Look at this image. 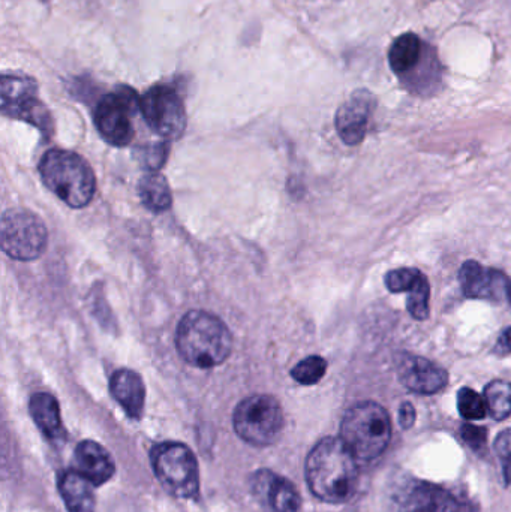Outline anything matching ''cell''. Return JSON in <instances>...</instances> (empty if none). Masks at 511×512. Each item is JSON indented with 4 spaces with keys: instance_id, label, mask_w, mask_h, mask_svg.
I'll list each match as a JSON object with an SVG mask.
<instances>
[{
    "instance_id": "16",
    "label": "cell",
    "mask_w": 511,
    "mask_h": 512,
    "mask_svg": "<svg viewBox=\"0 0 511 512\" xmlns=\"http://www.w3.org/2000/svg\"><path fill=\"white\" fill-rule=\"evenodd\" d=\"M404 512H470L467 505L462 504L453 493L443 487L423 481H414L404 498Z\"/></svg>"
},
{
    "instance_id": "15",
    "label": "cell",
    "mask_w": 511,
    "mask_h": 512,
    "mask_svg": "<svg viewBox=\"0 0 511 512\" xmlns=\"http://www.w3.org/2000/svg\"><path fill=\"white\" fill-rule=\"evenodd\" d=\"M252 495L266 512H297L300 496L291 481L275 472L261 469L251 480Z\"/></svg>"
},
{
    "instance_id": "14",
    "label": "cell",
    "mask_w": 511,
    "mask_h": 512,
    "mask_svg": "<svg viewBox=\"0 0 511 512\" xmlns=\"http://www.w3.org/2000/svg\"><path fill=\"white\" fill-rule=\"evenodd\" d=\"M459 283L465 297L498 303L507 298L510 279L504 271L485 268L480 262L470 259L459 270Z\"/></svg>"
},
{
    "instance_id": "13",
    "label": "cell",
    "mask_w": 511,
    "mask_h": 512,
    "mask_svg": "<svg viewBox=\"0 0 511 512\" xmlns=\"http://www.w3.org/2000/svg\"><path fill=\"white\" fill-rule=\"evenodd\" d=\"M377 108V98L366 89L351 93L339 107L335 117L336 131L347 146H359L365 140L372 114Z\"/></svg>"
},
{
    "instance_id": "19",
    "label": "cell",
    "mask_w": 511,
    "mask_h": 512,
    "mask_svg": "<svg viewBox=\"0 0 511 512\" xmlns=\"http://www.w3.org/2000/svg\"><path fill=\"white\" fill-rule=\"evenodd\" d=\"M95 484L80 471H68L59 481L60 496L69 512H95Z\"/></svg>"
},
{
    "instance_id": "26",
    "label": "cell",
    "mask_w": 511,
    "mask_h": 512,
    "mask_svg": "<svg viewBox=\"0 0 511 512\" xmlns=\"http://www.w3.org/2000/svg\"><path fill=\"white\" fill-rule=\"evenodd\" d=\"M425 276L419 268H398V270L389 271L384 277L387 289L390 292H410L420 279Z\"/></svg>"
},
{
    "instance_id": "32",
    "label": "cell",
    "mask_w": 511,
    "mask_h": 512,
    "mask_svg": "<svg viewBox=\"0 0 511 512\" xmlns=\"http://www.w3.org/2000/svg\"><path fill=\"white\" fill-rule=\"evenodd\" d=\"M507 298H509L510 304H511V280L509 285V292H507Z\"/></svg>"
},
{
    "instance_id": "24",
    "label": "cell",
    "mask_w": 511,
    "mask_h": 512,
    "mask_svg": "<svg viewBox=\"0 0 511 512\" xmlns=\"http://www.w3.org/2000/svg\"><path fill=\"white\" fill-rule=\"evenodd\" d=\"M459 414L468 421L483 420L489 414L485 397L471 388H461L458 393Z\"/></svg>"
},
{
    "instance_id": "29",
    "label": "cell",
    "mask_w": 511,
    "mask_h": 512,
    "mask_svg": "<svg viewBox=\"0 0 511 512\" xmlns=\"http://www.w3.org/2000/svg\"><path fill=\"white\" fill-rule=\"evenodd\" d=\"M461 436L468 447L476 451H483L488 441V430L485 427L474 426V424H464L461 427Z\"/></svg>"
},
{
    "instance_id": "31",
    "label": "cell",
    "mask_w": 511,
    "mask_h": 512,
    "mask_svg": "<svg viewBox=\"0 0 511 512\" xmlns=\"http://www.w3.org/2000/svg\"><path fill=\"white\" fill-rule=\"evenodd\" d=\"M416 417L414 406L410 402L402 403L401 408H399V424H401V427H404L405 430L411 429L416 423Z\"/></svg>"
},
{
    "instance_id": "27",
    "label": "cell",
    "mask_w": 511,
    "mask_h": 512,
    "mask_svg": "<svg viewBox=\"0 0 511 512\" xmlns=\"http://www.w3.org/2000/svg\"><path fill=\"white\" fill-rule=\"evenodd\" d=\"M141 152V162L144 167L149 168L150 171H158L162 165L167 161L168 149L167 143L152 144V146L143 147Z\"/></svg>"
},
{
    "instance_id": "10",
    "label": "cell",
    "mask_w": 511,
    "mask_h": 512,
    "mask_svg": "<svg viewBox=\"0 0 511 512\" xmlns=\"http://www.w3.org/2000/svg\"><path fill=\"white\" fill-rule=\"evenodd\" d=\"M141 113L149 128L165 140H177L186 129V110L176 90L153 86L141 98Z\"/></svg>"
},
{
    "instance_id": "8",
    "label": "cell",
    "mask_w": 511,
    "mask_h": 512,
    "mask_svg": "<svg viewBox=\"0 0 511 512\" xmlns=\"http://www.w3.org/2000/svg\"><path fill=\"white\" fill-rule=\"evenodd\" d=\"M2 251L17 261H33L47 249L48 231L44 222L26 209H9L3 213Z\"/></svg>"
},
{
    "instance_id": "22",
    "label": "cell",
    "mask_w": 511,
    "mask_h": 512,
    "mask_svg": "<svg viewBox=\"0 0 511 512\" xmlns=\"http://www.w3.org/2000/svg\"><path fill=\"white\" fill-rule=\"evenodd\" d=\"M485 400L494 420H506L511 415V382L503 379L489 382L485 388Z\"/></svg>"
},
{
    "instance_id": "20",
    "label": "cell",
    "mask_w": 511,
    "mask_h": 512,
    "mask_svg": "<svg viewBox=\"0 0 511 512\" xmlns=\"http://www.w3.org/2000/svg\"><path fill=\"white\" fill-rule=\"evenodd\" d=\"M30 415L38 429L51 441H60L65 436L60 406L56 397L48 393H38L30 399Z\"/></svg>"
},
{
    "instance_id": "30",
    "label": "cell",
    "mask_w": 511,
    "mask_h": 512,
    "mask_svg": "<svg viewBox=\"0 0 511 512\" xmlns=\"http://www.w3.org/2000/svg\"><path fill=\"white\" fill-rule=\"evenodd\" d=\"M492 352L498 355V357H507V355L511 354V327L504 328V330L501 331Z\"/></svg>"
},
{
    "instance_id": "9",
    "label": "cell",
    "mask_w": 511,
    "mask_h": 512,
    "mask_svg": "<svg viewBox=\"0 0 511 512\" xmlns=\"http://www.w3.org/2000/svg\"><path fill=\"white\" fill-rule=\"evenodd\" d=\"M138 108L141 101L131 87L117 86L114 92L105 95L95 111V125L101 137L111 146H128L135 134L131 117Z\"/></svg>"
},
{
    "instance_id": "1",
    "label": "cell",
    "mask_w": 511,
    "mask_h": 512,
    "mask_svg": "<svg viewBox=\"0 0 511 512\" xmlns=\"http://www.w3.org/2000/svg\"><path fill=\"white\" fill-rule=\"evenodd\" d=\"M306 481L321 501H350L359 483L357 457L341 438L321 439L306 460Z\"/></svg>"
},
{
    "instance_id": "5",
    "label": "cell",
    "mask_w": 511,
    "mask_h": 512,
    "mask_svg": "<svg viewBox=\"0 0 511 512\" xmlns=\"http://www.w3.org/2000/svg\"><path fill=\"white\" fill-rule=\"evenodd\" d=\"M341 439L357 460L371 462L389 447L392 421L383 406L362 402L345 412L341 423Z\"/></svg>"
},
{
    "instance_id": "28",
    "label": "cell",
    "mask_w": 511,
    "mask_h": 512,
    "mask_svg": "<svg viewBox=\"0 0 511 512\" xmlns=\"http://www.w3.org/2000/svg\"><path fill=\"white\" fill-rule=\"evenodd\" d=\"M495 451L503 465L504 480H506L507 486L511 487V429L500 433L495 441Z\"/></svg>"
},
{
    "instance_id": "23",
    "label": "cell",
    "mask_w": 511,
    "mask_h": 512,
    "mask_svg": "<svg viewBox=\"0 0 511 512\" xmlns=\"http://www.w3.org/2000/svg\"><path fill=\"white\" fill-rule=\"evenodd\" d=\"M429 300H431V286L428 277L423 276L420 282L408 292L407 310L417 321H425L429 318Z\"/></svg>"
},
{
    "instance_id": "11",
    "label": "cell",
    "mask_w": 511,
    "mask_h": 512,
    "mask_svg": "<svg viewBox=\"0 0 511 512\" xmlns=\"http://www.w3.org/2000/svg\"><path fill=\"white\" fill-rule=\"evenodd\" d=\"M36 90L38 87L30 78L3 75L2 113L32 123L47 134L51 131V117L47 108L36 98Z\"/></svg>"
},
{
    "instance_id": "4",
    "label": "cell",
    "mask_w": 511,
    "mask_h": 512,
    "mask_svg": "<svg viewBox=\"0 0 511 512\" xmlns=\"http://www.w3.org/2000/svg\"><path fill=\"white\" fill-rule=\"evenodd\" d=\"M39 176L44 185L72 209L89 206L95 197V173L77 153L48 150L39 162Z\"/></svg>"
},
{
    "instance_id": "3",
    "label": "cell",
    "mask_w": 511,
    "mask_h": 512,
    "mask_svg": "<svg viewBox=\"0 0 511 512\" xmlns=\"http://www.w3.org/2000/svg\"><path fill=\"white\" fill-rule=\"evenodd\" d=\"M389 65L408 92L432 96L443 83V66L437 50L417 33L399 35L389 48Z\"/></svg>"
},
{
    "instance_id": "17",
    "label": "cell",
    "mask_w": 511,
    "mask_h": 512,
    "mask_svg": "<svg viewBox=\"0 0 511 512\" xmlns=\"http://www.w3.org/2000/svg\"><path fill=\"white\" fill-rule=\"evenodd\" d=\"M110 391L129 417L140 420L146 402V388L137 372L129 369L114 372L110 379Z\"/></svg>"
},
{
    "instance_id": "6",
    "label": "cell",
    "mask_w": 511,
    "mask_h": 512,
    "mask_svg": "<svg viewBox=\"0 0 511 512\" xmlns=\"http://www.w3.org/2000/svg\"><path fill=\"white\" fill-rule=\"evenodd\" d=\"M156 478L167 492L180 499L197 498L200 472L194 453L179 442H162L152 450Z\"/></svg>"
},
{
    "instance_id": "21",
    "label": "cell",
    "mask_w": 511,
    "mask_h": 512,
    "mask_svg": "<svg viewBox=\"0 0 511 512\" xmlns=\"http://www.w3.org/2000/svg\"><path fill=\"white\" fill-rule=\"evenodd\" d=\"M138 194H140L141 203L153 213L167 212L173 204L167 179L156 171L141 177Z\"/></svg>"
},
{
    "instance_id": "12",
    "label": "cell",
    "mask_w": 511,
    "mask_h": 512,
    "mask_svg": "<svg viewBox=\"0 0 511 512\" xmlns=\"http://www.w3.org/2000/svg\"><path fill=\"white\" fill-rule=\"evenodd\" d=\"M396 370L402 385L422 396L440 393L449 384V373L446 369L432 363L428 358L408 352L396 355Z\"/></svg>"
},
{
    "instance_id": "25",
    "label": "cell",
    "mask_w": 511,
    "mask_h": 512,
    "mask_svg": "<svg viewBox=\"0 0 511 512\" xmlns=\"http://www.w3.org/2000/svg\"><path fill=\"white\" fill-rule=\"evenodd\" d=\"M327 372V361L318 355H311L300 361L293 370L291 376L302 385H315L324 378Z\"/></svg>"
},
{
    "instance_id": "7",
    "label": "cell",
    "mask_w": 511,
    "mask_h": 512,
    "mask_svg": "<svg viewBox=\"0 0 511 512\" xmlns=\"http://www.w3.org/2000/svg\"><path fill=\"white\" fill-rule=\"evenodd\" d=\"M233 423L243 441L255 447H266L281 435L284 412L275 397L255 394L237 405Z\"/></svg>"
},
{
    "instance_id": "18",
    "label": "cell",
    "mask_w": 511,
    "mask_h": 512,
    "mask_svg": "<svg viewBox=\"0 0 511 512\" xmlns=\"http://www.w3.org/2000/svg\"><path fill=\"white\" fill-rule=\"evenodd\" d=\"M75 462L84 477L95 486L107 483L114 474V462L104 447L93 441H83L75 450Z\"/></svg>"
},
{
    "instance_id": "2",
    "label": "cell",
    "mask_w": 511,
    "mask_h": 512,
    "mask_svg": "<svg viewBox=\"0 0 511 512\" xmlns=\"http://www.w3.org/2000/svg\"><path fill=\"white\" fill-rule=\"evenodd\" d=\"M176 346L186 363L200 369H212L230 357L233 334L219 316L204 310H191L179 322Z\"/></svg>"
}]
</instances>
